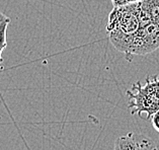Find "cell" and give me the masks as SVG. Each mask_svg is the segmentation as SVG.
Listing matches in <instances>:
<instances>
[{
	"label": "cell",
	"instance_id": "obj_4",
	"mask_svg": "<svg viewBox=\"0 0 159 150\" xmlns=\"http://www.w3.org/2000/svg\"><path fill=\"white\" fill-rule=\"evenodd\" d=\"M115 150H159L155 142L144 134L129 132L115 142Z\"/></svg>",
	"mask_w": 159,
	"mask_h": 150
},
{
	"label": "cell",
	"instance_id": "obj_1",
	"mask_svg": "<svg viewBox=\"0 0 159 150\" xmlns=\"http://www.w3.org/2000/svg\"><path fill=\"white\" fill-rule=\"evenodd\" d=\"M139 28L138 2L115 6L108 14L107 25L108 39L118 51L124 54H126L132 37Z\"/></svg>",
	"mask_w": 159,
	"mask_h": 150
},
{
	"label": "cell",
	"instance_id": "obj_7",
	"mask_svg": "<svg viewBox=\"0 0 159 150\" xmlns=\"http://www.w3.org/2000/svg\"><path fill=\"white\" fill-rule=\"evenodd\" d=\"M140 1H142V0H111V3L115 7V6H123V5L131 4V3H136Z\"/></svg>",
	"mask_w": 159,
	"mask_h": 150
},
{
	"label": "cell",
	"instance_id": "obj_6",
	"mask_svg": "<svg viewBox=\"0 0 159 150\" xmlns=\"http://www.w3.org/2000/svg\"><path fill=\"white\" fill-rule=\"evenodd\" d=\"M142 4L148 12L151 21L159 24V0H142Z\"/></svg>",
	"mask_w": 159,
	"mask_h": 150
},
{
	"label": "cell",
	"instance_id": "obj_3",
	"mask_svg": "<svg viewBox=\"0 0 159 150\" xmlns=\"http://www.w3.org/2000/svg\"><path fill=\"white\" fill-rule=\"evenodd\" d=\"M159 48V24L150 21L134 34L125 54L128 61L133 56H147Z\"/></svg>",
	"mask_w": 159,
	"mask_h": 150
},
{
	"label": "cell",
	"instance_id": "obj_2",
	"mask_svg": "<svg viewBox=\"0 0 159 150\" xmlns=\"http://www.w3.org/2000/svg\"><path fill=\"white\" fill-rule=\"evenodd\" d=\"M128 97V107L133 116L144 117L150 120L152 115L159 110V74L148 76L144 85L137 81L131 89L126 91Z\"/></svg>",
	"mask_w": 159,
	"mask_h": 150
},
{
	"label": "cell",
	"instance_id": "obj_8",
	"mask_svg": "<svg viewBox=\"0 0 159 150\" xmlns=\"http://www.w3.org/2000/svg\"><path fill=\"white\" fill-rule=\"evenodd\" d=\"M150 120H151V123H152L153 128L159 133V110L157 111H155V113L152 115V117H151Z\"/></svg>",
	"mask_w": 159,
	"mask_h": 150
},
{
	"label": "cell",
	"instance_id": "obj_5",
	"mask_svg": "<svg viewBox=\"0 0 159 150\" xmlns=\"http://www.w3.org/2000/svg\"><path fill=\"white\" fill-rule=\"evenodd\" d=\"M10 24V18L0 12V64L3 62L2 53L7 47V29Z\"/></svg>",
	"mask_w": 159,
	"mask_h": 150
}]
</instances>
